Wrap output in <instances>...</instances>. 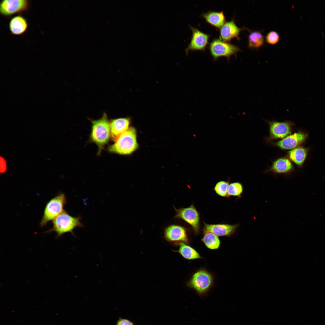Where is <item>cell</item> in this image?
<instances>
[{"instance_id":"obj_18","label":"cell","mask_w":325,"mask_h":325,"mask_svg":"<svg viewBox=\"0 0 325 325\" xmlns=\"http://www.w3.org/2000/svg\"><path fill=\"white\" fill-rule=\"evenodd\" d=\"M293 169V166L290 160L286 157L278 159L272 163L270 169L271 171L277 174H287Z\"/></svg>"},{"instance_id":"obj_23","label":"cell","mask_w":325,"mask_h":325,"mask_svg":"<svg viewBox=\"0 0 325 325\" xmlns=\"http://www.w3.org/2000/svg\"><path fill=\"white\" fill-rule=\"evenodd\" d=\"M244 191L243 185L239 182H234L229 184L228 188V197L234 196L240 198Z\"/></svg>"},{"instance_id":"obj_15","label":"cell","mask_w":325,"mask_h":325,"mask_svg":"<svg viewBox=\"0 0 325 325\" xmlns=\"http://www.w3.org/2000/svg\"><path fill=\"white\" fill-rule=\"evenodd\" d=\"M130 120L129 118L113 119L110 123L111 137L114 141L129 128Z\"/></svg>"},{"instance_id":"obj_3","label":"cell","mask_w":325,"mask_h":325,"mask_svg":"<svg viewBox=\"0 0 325 325\" xmlns=\"http://www.w3.org/2000/svg\"><path fill=\"white\" fill-rule=\"evenodd\" d=\"M53 224L52 228L47 231V232H55L57 238L68 232L74 236V229L83 226L79 217L71 216L64 210L53 220Z\"/></svg>"},{"instance_id":"obj_25","label":"cell","mask_w":325,"mask_h":325,"mask_svg":"<svg viewBox=\"0 0 325 325\" xmlns=\"http://www.w3.org/2000/svg\"><path fill=\"white\" fill-rule=\"evenodd\" d=\"M280 39L278 34L276 32L271 31L267 34L266 37V41L268 43L274 45L277 43Z\"/></svg>"},{"instance_id":"obj_11","label":"cell","mask_w":325,"mask_h":325,"mask_svg":"<svg viewBox=\"0 0 325 325\" xmlns=\"http://www.w3.org/2000/svg\"><path fill=\"white\" fill-rule=\"evenodd\" d=\"M268 123L269 128L270 140L283 139L291 133L292 124L289 121H268Z\"/></svg>"},{"instance_id":"obj_17","label":"cell","mask_w":325,"mask_h":325,"mask_svg":"<svg viewBox=\"0 0 325 325\" xmlns=\"http://www.w3.org/2000/svg\"><path fill=\"white\" fill-rule=\"evenodd\" d=\"M206 22L215 27L217 30L220 29L226 22V18L223 11H208L203 13L200 16Z\"/></svg>"},{"instance_id":"obj_12","label":"cell","mask_w":325,"mask_h":325,"mask_svg":"<svg viewBox=\"0 0 325 325\" xmlns=\"http://www.w3.org/2000/svg\"><path fill=\"white\" fill-rule=\"evenodd\" d=\"M203 232H209L218 236H230L234 234L239 226V224H208L203 222Z\"/></svg>"},{"instance_id":"obj_8","label":"cell","mask_w":325,"mask_h":325,"mask_svg":"<svg viewBox=\"0 0 325 325\" xmlns=\"http://www.w3.org/2000/svg\"><path fill=\"white\" fill-rule=\"evenodd\" d=\"M30 2L27 0H3L0 3V13L7 17L27 11Z\"/></svg>"},{"instance_id":"obj_6","label":"cell","mask_w":325,"mask_h":325,"mask_svg":"<svg viewBox=\"0 0 325 325\" xmlns=\"http://www.w3.org/2000/svg\"><path fill=\"white\" fill-rule=\"evenodd\" d=\"M208 48L214 61L224 57H226L228 62L231 56L236 55L241 51L237 46L218 38L214 39L209 43Z\"/></svg>"},{"instance_id":"obj_1","label":"cell","mask_w":325,"mask_h":325,"mask_svg":"<svg viewBox=\"0 0 325 325\" xmlns=\"http://www.w3.org/2000/svg\"><path fill=\"white\" fill-rule=\"evenodd\" d=\"M138 147L136 130L134 128L129 127L109 147L108 150L111 153L128 155L135 151Z\"/></svg>"},{"instance_id":"obj_20","label":"cell","mask_w":325,"mask_h":325,"mask_svg":"<svg viewBox=\"0 0 325 325\" xmlns=\"http://www.w3.org/2000/svg\"><path fill=\"white\" fill-rule=\"evenodd\" d=\"M201 240L206 247L210 249H217L220 245V241L218 236L210 232H203Z\"/></svg>"},{"instance_id":"obj_10","label":"cell","mask_w":325,"mask_h":325,"mask_svg":"<svg viewBox=\"0 0 325 325\" xmlns=\"http://www.w3.org/2000/svg\"><path fill=\"white\" fill-rule=\"evenodd\" d=\"M164 236L168 242L178 245L183 243H189L187 231L184 227L177 224H171L164 230Z\"/></svg>"},{"instance_id":"obj_14","label":"cell","mask_w":325,"mask_h":325,"mask_svg":"<svg viewBox=\"0 0 325 325\" xmlns=\"http://www.w3.org/2000/svg\"><path fill=\"white\" fill-rule=\"evenodd\" d=\"M306 135L301 132L294 133L287 136L277 142L275 145L280 148L284 150L295 148L305 140Z\"/></svg>"},{"instance_id":"obj_9","label":"cell","mask_w":325,"mask_h":325,"mask_svg":"<svg viewBox=\"0 0 325 325\" xmlns=\"http://www.w3.org/2000/svg\"><path fill=\"white\" fill-rule=\"evenodd\" d=\"M189 27L192 33L190 42L185 49L186 55H188L189 51H205L211 35L205 33L191 26H189Z\"/></svg>"},{"instance_id":"obj_16","label":"cell","mask_w":325,"mask_h":325,"mask_svg":"<svg viewBox=\"0 0 325 325\" xmlns=\"http://www.w3.org/2000/svg\"><path fill=\"white\" fill-rule=\"evenodd\" d=\"M28 24L27 19L21 15H17L12 17L9 23L11 33L15 35H20L26 31Z\"/></svg>"},{"instance_id":"obj_2","label":"cell","mask_w":325,"mask_h":325,"mask_svg":"<svg viewBox=\"0 0 325 325\" xmlns=\"http://www.w3.org/2000/svg\"><path fill=\"white\" fill-rule=\"evenodd\" d=\"M110 137V123L106 114L104 113L100 119L92 121L90 138L98 146V154L108 142Z\"/></svg>"},{"instance_id":"obj_27","label":"cell","mask_w":325,"mask_h":325,"mask_svg":"<svg viewBox=\"0 0 325 325\" xmlns=\"http://www.w3.org/2000/svg\"><path fill=\"white\" fill-rule=\"evenodd\" d=\"M0 171L1 173H4L7 170V165L5 159L1 157L0 159Z\"/></svg>"},{"instance_id":"obj_26","label":"cell","mask_w":325,"mask_h":325,"mask_svg":"<svg viewBox=\"0 0 325 325\" xmlns=\"http://www.w3.org/2000/svg\"><path fill=\"white\" fill-rule=\"evenodd\" d=\"M116 325H135L131 321L125 318H119Z\"/></svg>"},{"instance_id":"obj_4","label":"cell","mask_w":325,"mask_h":325,"mask_svg":"<svg viewBox=\"0 0 325 325\" xmlns=\"http://www.w3.org/2000/svg\"><path fill=\"white\" fill-rule=\"evenodd\" d=\"M213 282L212 275L205 269H200L193 274L187 284L188 287L202 296L209 290Z\"/></svg>"},{"instance_id":"obj_7","label":"cell","mask_w":325,"mask_h":325,"mask_svg":"<svg viewBox=\"0 0 325 325\" xmlns=\"http://www.w3.org/2000/svg\"><path fill=\"white\" fill-rule=\"evenodd\" d=\"M175 218L181 219L189 224L195 234H199L200 228V217L199 212L193 204L186 208H175Z\"/></svg>"},{"instance_id":"obj_5","label":"cell","mask_w":325,"mask_h":325,"mask_svg":"<svg viewBox=\"0 0 325 325\" xmlns=\"http://www.w3.org/2000/svg\"><path fill=\"white\" fill-rule=\"evenodd\" d=\"M66 203L65 195L60 193L51 199L47 203L40 222L41 227L45 226L49 221L53 220L63 211Z\"/></svg>"},{"instance_id":"obj_19","label":"cell","mask_w":325,"mask_h":325,"mask_svg":"<svg viewBox=\"0 0 325 325\" xmlns=\"http://www.w3.org/2000/svg\"><path fill=\"white\" fill-rule=\"evenodd\" d=\"M178 252L184 258L188 260H193L201 258L199 253L193 248L187 244L181 243L179 244Z\"/></svg>"},{"instance_id":"obj_22","label":"cell","mask_w":325,"mask_h":325,"mask_svg":"<svg viewBox=\"0 0 325 325\" xmlns=\"http://www.w3.org/2000/svg\"><path fill=\"white\" fill-rule=\"evenodd\" d=\"M264 37L260 32H251L248 37V47L250 48H258L264 43Z\"/></svg>"},{"instance_id":"obj_13","label":"cell","mask_w":325,"mask_h":325,"mask_svg":"<svg viewBox=\"0 0 325 325\" xmlns=\"http://www.w3.org/2000/svg\"><path fill=\"white\" fill-rule=\"evenodd\" d=\"M245 28H240L236 24L234 20L226 22L219 29L220 39L229 42L234 38L240 39L239 35L240 32Z\"/></svg>"},{"instance_id":"obj_24","label":"cell","mask_w":325,"mask_h":325,"mask_svg":"<svg viewBox=\"0 0 325 325\" xmlns=\"http://www.w3.org/2000/svg\"><path fill=\"white\" fill-rule=\"evenodd\" d=\"M229 183L224 181H220L215 185L214 190L218 195L224 197H228V190Z\"/></svg>"},{"instance_id":"obj_21","label":"cell","mask_w":325,"mask_h":325,"mask_svg":"<svg viewBox=\"0 0 325 325\" xmlns=\"http://www.w3.org/2000/svg\"><path fill=\"white\" fill-rule=\"evenodd\" d=\"M307 150L302 147L296 148L289 151L288 156L290 159L299 166L304 162L307 155Z\"/></svg>"}]
</instances>
